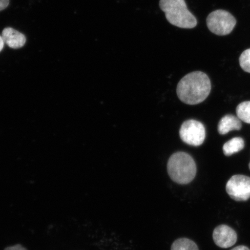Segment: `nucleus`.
<instances>
[{
    "instance_id": "nucleus-1",
    "label": "nucleus",
    "mask_w": 250,
    "mask_h": 250,
    "mask_svg": "<svg viewBox=\"0 0 250 250\" xmlns=\"http://www.w3.org/2000/svg\"><path fill=\"white\" fill-rule=\"evenodd\" d=\"M211 89L210 80L207 74L197 71L188 74L180 81L177 94L181 102L187 104L196 105L207 99Z\"/></svg>"
},
{
    "instance_id": "nucleus-2",
    "label": "nucleus",
    "mask_w": 250,
    "mask_h": 250,
    "mask_svg": "<svg viewBox=\"0 0 250 250\" xmlns=\"http://www.w3.org/2000/svg\"><path fill=\"white\" fill-rule=\"evenodd\" d=\"M167 172L170 179L181 185L191 183L196 174L195 161L188 154L177 152L168 159Z\"/></svg>"
},
{
    "instance_id": "nucleus-3",
    "label": "nucleus",
    "mask_w": 250,
    "mask_h": 250,
    "mask_svg": "<svg viewBox=\"0 0 250 250\" xmlns=\"http://www.w3.org/2000/svg\"><path fill=\"white\" fill-rule=\"evenodd\" d=\"M159 7L173 26L190 29L198 24L196 18L188 9L185 0H160Z\"/></svg>"
},
{
    "instance_id": "nucleus-4",
    "label": "nucleus",
    "mask_w": 250,
    "mask_h": 250,
    "mask_svg": "<svg viewBox=\"0 0 250 250\" xmlns=\"http://www.w3.org/2000/svg\"><path fill=\"white\" fill-rule=\"evenodd\" d=\"M206 23L212 33L218 36H226L232 32L236 26V21L229 12L219 9L208 15Z\"/></svg>"
},
{
    "instance_id": "nucleus-5",
    "label": "nucleus",
    "mask_w": 250,
    "mask_h": 250,
    "mask_svg": "<svg viewBox=\"0 0 250 250\" xmlns=\"http://www.w3.org/2000/svg\"><path fill=\"white\" fill-rule=\"evenodd\" d=\"M180 136L187 145L195 146H201L206 137L204 125L196 120L186 121L181 125Z\"/></svg>"
},
{
    "instance_id": "nucleus-6",
    "label": "nucleus",
    "mask_w": 250,
    "mask_h": 250,
    "mask_svg": "<svg viewBox=\"0 0 250 250\" xmlns=\"http://www.w3.org/2000/svg\"><path fill=\"white\" fill-rule=\"evenodd\" d=\"M226 190L234 201H248L250 198V177L243 175H234L228 181Z\"/></svg>"
},
{
    "instance_id": "nucleus-7",
    "label": "nucleus",
    "mask_w": 250,
    "mask_h": 250,
    "mask_svg": "<svg viewBox=\"0 0 250 250\" xmlns=\"http://www.w3.org/2000/svg\"><path fill=\"white\" fill-rule=\"evenodd\" d=\"M212 238L217 246L221 248L227 249L230 248L237 242V233L232 228L221 225L215 228Z\"/></svg>"
},
{
    "instance_id": "nucleus-8",
    "label": "nucleus",
    "mask_w": 250,
    "mask_h": 250,
    "mask_svg": "<svg viewBox=\"0 0 250 250\" xmlns=\"http://www.w3.org/2000/svg\"><path fill=\"white\" fill-rule=\"evenodd\" d=\"M1 37L4 43L13 49L21 48L26 42L24 34L11 27H7L3 30Z\"/></svg>"
},
{
    "instance_id": "nucleus-9",
    "label": "nucleus",
    "mask_w": 250,
    "mask_h": 250,
    "mask_svg": "<svg viewBox=\"0 0 250 250\" xmlns=\"http://www.w3.org/2000/svg\"><path fill=\"white\" fill-rule=\"evenodd\" d=\"M242 126L241 120L238 117L229 114L221 118L218 125V131L221 135H224L230 131L239 130Z\"/></svg>"
},
{
    "instance_id": "nucleus-10",
    "label": "nucleus",
    "mask_w": 250,
    "mask_h": 250,
    "mask_svg": "<svg viewBox=\"0 0 250 250\" xmlns=\"http://www.w3.org/2000/svg\"><path fill=\"white\" fill-rule=\"evenodd\" d=\"M245 146V141L241 137H234L224 145V154L227 156H231L242 151Z\"/></svg>"
},
{
    "instance_id": "nucleus-11",
    "label": "nucleus",
    "mask_w": 250,
    "mask_h": 250,
    "mask_svg": "<svg viewBox=\"0 0 250 250\" xmlns=\"http://www.w3.org/2000/svg\"><path fill=\"white\" fill-rule=\"evenodd\" d=\"M171 250H199L198 246L192 240L182 237L172 244Z\"/></svg>"
},
{
    "instance_id": "nucleus-12",
    "label": "nucleus",
    "mask_w": 250,
    "mask_h": 250,
    "mask_svg": "<svg viewBox=\"0 0 250 250\" xmlns=\"http://www.w3.org/2000/svg\"><path fill=\"white\" fill-rule=\"evenodd\" d=\"M236 111L237 116L240 120L250 124V101L240 103L237 105Z\"/></svg>"
},
{
    "instance_id": "nucleus-13",
    "label": "nucleus",
    "mask_w": 250,
    "mask_h": 250,
    "mask_svg": "<svg viewBox=\"0 0 250 250\" xmlns=\"http://www.w3.org/2000/svg\"><path fill=\"white\" fill-rule=\"evenodd\" d=\"M240 67L242 69L250 73V49L244 51L239 58Z\"/></svg>"
},
{
    "instance_id": "nucleus-14",
    "label": "nucleus",
    "mask_w": 250,
    "mask_h": 250,
    "mask_svg": "<svg viewBox=\"0 0 250 250\" xmlns=\"http://www.w3.org/2000/svg\"><path fill=\"white\" fill-rule=\"evenodd\" d=\"M4 250H27V249L21 245H17L8 247V248H5Z\"/></svg>"
},
{
    "instance_id": "nucleus-15",
    "label": "nucleus",
    "mask_w": 250,
    "mask_h": 250,
    "mask_svg": "<svg viewBox=\"0 0 250 250\" xmlns=\"http://www.w3.org/2000/svg\"><path fill=\"white\" fill-rule=\"evenodd\" d=\"M9 3V0H0V11L7 8Z\"/></svg>"
},
{
    "instance_id": "nucleus-16",
    "label": "nucleus",
    "mask_w": 250,
    "mask_h": 250,
    "mask_svg": "<svg viewBox=\"0 0 250 250\" xmlns=\"http://www.w3.org/2000/svg\"><path fill=\"white\" fill-rule=\"evenodd\" d=\"M231 250H250L248 247L245 246H239Z\"/></svg>"
},
{
    "instance_id": "nucleus-17",
    "label": "nucleus",
    "mask_w": 250,
    "mask_h": 250,
    "mask_svg": "<svg viewBox=\"0 0 250 250\" xmlns=\"http://www.w3.org/2000/svg\"><path fill=\"white\" fill-rule=\"evenodd\" d=\"M4 40H3L2 37L0 36V52H1L4 48Z\"/></svg>"
},
{
    "instance_id": "nucleus-18",
    "label": "nucleus",
    "mask_w": 250,
    "mask_h": 250,
    "mask_svg": "<svg viewBox=\"0 0 250 250\" xmlns=\"http://www.w3.org/2000/svg\"><path fill=\"white\" fill-rule=\"evenodd\" d=\"M249 167V169L250 170V162Z\"/></svg>"
}]
</instances>
